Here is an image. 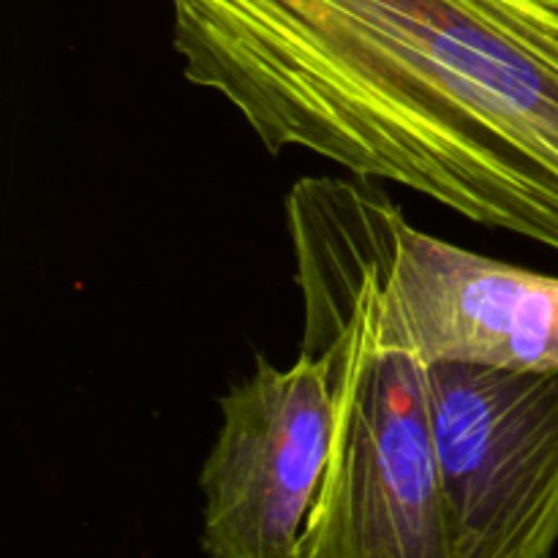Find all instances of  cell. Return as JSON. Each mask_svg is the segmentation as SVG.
I'll list each match as a JSON object with an SVG mask.
<instances>
[{"instance_id":"cell-1","label":"cell","mask_w":558,"mask_h":558,"mask_svg":"<svg viewBox=\"0 0 558 558\" xmlns=\"http://www.w3.org/2000/svg\"><path fill=\"white\" fill-rule=\"evenodd\" d=\"M183 76L267 153L558 251V0H169Z\"/></svg>"},{"instance_id":"cell-2","label":"cell","mask_w":558,"mask_h":558,"mask_svg":"<svg viewBox=\"0 0 558 558\" xmlns=\"http://www.w3.org/2000/svg\"><path fill=\"white\" fill-rule=\"evenodd\" d=\"M303 349L336 428L298 558H458L430 423V365L381 325L371 276L303 180L287 196Z\"/></svg>"},{"instance_id":"cell-3","label":"cell","mask_w":558,"mask_h":558,"mask_svg":"<svg viewBox=\"0 0 558 558\" xmlns=\"http://www.w3.org/2000/svg\"><path fill=\"white\" fill-rule=\"evenodd\" d=\"M371 276L381 325L428 365L558 368V278L412 227L365 178H303Z\"/></svg>"},{"instance_id":"cell-4","label":"cell","mask_w":558,"mask_h":558,"mask_svg":"<svg viewBox=\"0 0 558 558\" xmlns=\"http://www.w3.org/2000/svg\"><path fill=\"white\" fill-rule=\"evenodd\" d=\"M428 379L458 558H554L558 368L434 363Z\"/></svg>"},{"instance_id":"cell-5","label":"cell","mask_w":558,"mask_h":558,"mask_svg":"<svg viewBox=\"0 0 558 558\" xmlns=\"http://www.w3.org/2000/svg\"><path fill=\"white\" fill-rule=\"evenodd\" d=\"M336 403L327 363L300 349L281 368L256 360L221 398V425L199 472L207 558H298L330 458Z\"/></svg>"}]
</instances>
